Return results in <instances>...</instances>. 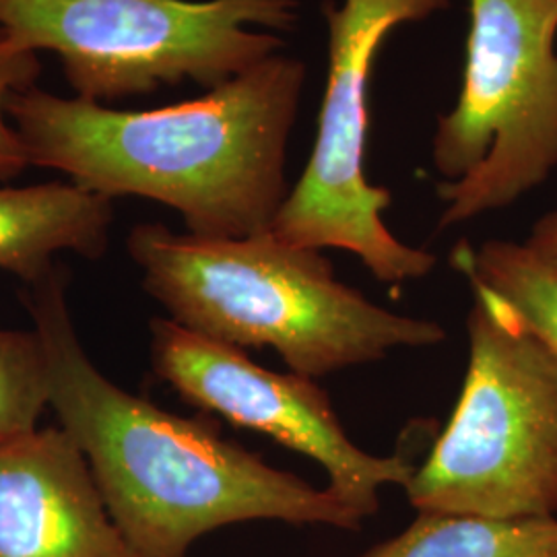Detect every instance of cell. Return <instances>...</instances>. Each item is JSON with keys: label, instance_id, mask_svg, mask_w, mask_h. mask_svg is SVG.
I'll use <instances>...</instances> for the list:
<instances>
[{"label": "cell", "instance_id": "1", "mask_svg": "<svg viewBox=\"0 0 557 557\" xmlns=\"http://www.w3.org/2000/svg\"><path fill=\"white\" fill-rule=\"evenodd\" d=\"M306 64L273 54L202 98L116 110L15 91L7 114L29 165L57 170L106 199L140 197L178 211L188 234L248 238L271 230L287 197V145Z\"/></svg>", "mask_w": 557, "mask_h": 557}, {"label": "cell", "instance_id": "2", "mask_svg": "<svg viewBox=\"0 0 557 557\" xmlns=\"http://www.w3.org/2000/svg\"><path fill=\"white\" fill-rule=\"evenodd\" d=\"M23 301L44 347L48 405L140 557H188L202 535L250 520L361 529L329 487L275 469L209 419L170 413L106 379L77 337L60 269L27 285Z\"/></svg>", "mask_w": 557, "mask_h": 557}, {"label": "cell", "instance_id": "3", "mask_svg": "<svg viewBox=\"0 0 557 557\" xmlns=\"http://www.w3.org/2000/svg\"><path fill=\"white\" fill-rule=\"evenodd\" d=\"M126 250L168 319L242 351L273 349L308 379L446 341L436 320L382 308L341 281L320 250L292 246L271 230L202 238L140 223Z\"/></svg>", "mask_w": 557, "mask_h": 557}, {"label": "cell", "instance_id": "4", "mask_svg": "<svg viewBox=\"0 0 557 557\" xmlns=\"http://www.w3.org/2000/svg\"><path fill=\"white\" fill-rule=\"evenodd\" d=\"M298 0H0V34L48 50L79 100L110 106L186 81L215 89L285 41Z\"/></svg>", "mask_w": 557, "mask_h": 557}, {"label": "cell", "instance_id": "5", "mask_svg": "<svg viewBox=\"0 0 557 557\" xmlns=\"http://www.w3.org/2000/svg\"><path fill=\"white\" fill-rule=\"evenodd\" d=\"M473 289L457 407L405 487L418 512L557 517V358Z\"/></svg>", "mask_w": 557, "mask_h": 557}, {"label": "cell", "instance_id": "6", "mask_svg": "<svg viewBox=\"0 0 557 557\" xmlns=\"http://www.w3.org/2000/svg\"><path fill=\"white\" fill-rule=\"evenodd\" d=\"M469 7L460 94L432 139L440 230L510 207L557 168V0Z\"/></svg>", "mask_w": 557, "mask_h": 557}, {"label": "cell", "instance_id": "7", "mask_svg": "<svg viewBox=\"0 0 557 557\" xmlns=\"http://www.w3.org/2000/svg\"><path fill=\"white\" fill-rule=\"evenodd\" d=\"M450 0H343L324 4L326 83L317 139L304 174L278 209L271 232L310 250L337 248L391 287L430 275L438 259L388 230V188L366 174L370 135V83L384 40L395 27L428 20Z\"/></svg>", "mask_w": 557, "mask_h": 557}, {"label": "cell", "instance_id": "8", "mask_svg": "<svg viewBox=\"0 0 557 557\" xmlns=\"http://www.w3.org/2000/svg\"><path fill=\"white\" fill-rule=\"evenodd\" d=\"M149 326L153 372L180 397L317 460L326 487L358 517L379 512L382 487L409 485L418 465L405 455L376 457L359 448L317 380L264 370L238 347L174 320L153 319Z\"/></svg>", "mask_w": 557, "mask_h": 557}, {"label": "cell", "instance_id": "9", "mask_svg": "<svg viewBox=\"0 0 557 557\" xmlns=\"http://www.w3.org/2000/svg\"><path fill=\"white\" fill-rule=\"evenodd\" d=\"M0 557H140L62 428L0 442Z\"/></svg>", "mask_w": 557, "mask_h": 557}, {"label": "cell", "instance_id": "10", "mask_svg": "<svg viewBox=\"0 0 557 557\" xmlns=\"http://www.w3.org/2000/svg\"><path fill=\"white\" fill-rule=\"evenodd\" d=\"M112 221V199L75 182L0 186V271L36 285L57 271L60 252L100 259Z\"/></svg>", "mask_w": 557, "mask_h": 557}, {"label": "cell", "instance_id": "11", "mask_svg": "<svg viewBox=\"0 0 557 557\" xmlns=\"http://www.w3.org/2000/svg\"><path fill=\"white\" fill-rule=\"evenodd\" d=\"M359 557H557V517L418 512L405 531Z\"/></svg>", "mask_w": 557, "mask_h": 557}, {"label": "cell", "instance_id": "12", "mask_svg": "<svg viewBox=\"0 0 557 557\" xmlns=\"http://www.w3.org/2000/svg\"><path fill=\"white\" fill-rule=\"evenodd\" d=\"M453 267L469 287L498 299L506 312L557 358V273L524 246L490 239L471 246L460 239L453 250Z\"/></svg>", "mask_w": 557, "mask_h": 557}, {"label": "cell", "instance_id": "13", "mask_svg": "<svg viewBox=\"0 0 557 557\" xmlns=\"http://www.w3.org/2000/svg\"><path fill=\"white\" fill-rule=\"evenodd\" d=\"M48 370L36 331H0V442L38 430Z\"/></svg>", "mask_w": 557, "mask_h": 557}, {"label": "cell", "instance_id": "14", "mask_svg": "<svg viewBox=\"0 0 557 557\" xmlns=\"http://www.w3.org/2000/svg\"><path fill=\"white\" fill-rule=\"evenodd\" d=\"M40 75L38 52L0 38V182L17 178L29 168L20 133L7 114V101L15 91L34 87Z\"/></svg>", "mask_w": 557, "mask_h": 557}, {"label": "cell", "instance_id": "15", "mask_svg": "<svg viewBox=\"0 0 557 557\" xmlns=\"http://www.w3.org/2000/svg\"><path fill=\"white\" fill-rule=\"evenodd\" d=\"M524 246L537 257L543 264H547L557 273V209L552 213H545L533 225Z\"/></svg>", "mask_w": 557, "mask_h": 557}, {"label": "cell", "instance_id": "16", "mask_svg": "<svg viewBox=\"0 0 557 557\" xmlns=\"http://www.w3.org/2000/svg\"><path fill=\"white\" fill-rule=\"evenodd\" d=\"M0 38H2V34H0Z\"/></svg>", "mask_w": 557, "mask_h": 557}]
</instances>
